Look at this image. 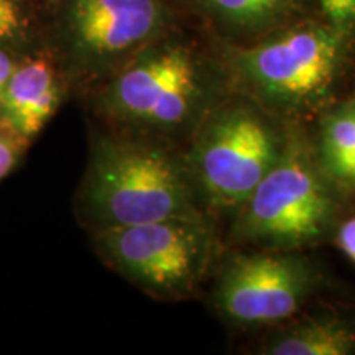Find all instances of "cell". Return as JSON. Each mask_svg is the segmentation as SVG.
<instances>
[{
    "label": "cell",
    "mask_w": 355,
    "mask_h": 355,
    "mask_svg": "<svg viewBox=\"0 0 355 355\" xmlns=\"http://www.w3.org/2000/svg\"><path fill=\"white\" fill-rule=\"evenodd\" d=\"M92 241L110 268L158 298L188 295L206 273L214 250L201 216L94 230Z\"/></svg>",
    "instance_id": "7a4b0ae2"
},
{
    "label": "cell",
    "mask_w": 355,
    "mask_h": 355,
    "mask_svg": "<svg viewBox=\"0 0 355 355\" xmlns=\"http://www.w3.org/2000/svg\"><path fill=\"white\" fill-rule=\"evenodd\" d=\"M339 60V38L322 26H304L237 55L247 83L263 99L308 107L326 94Z\"/></svg>",
    "instance_id": "8992f818"
},
{
    "label": "cell",
    "mask_w": 355,
    "mask_h": 355,
    "mask_svg": "<svg viewBox=\"0 0 355 355\" xmlns=\"http://www.w3.org/2000/svg\"><path fill=\"white\" fill-rule=\"evenodd\" d=\"M163 24L159 0H66L61 37L79 73L99 76L148 43Z\"/></svg>",
    "instance_id": "52a82bcc"
},
{
    "label": "cell",
    "mask_w": 355,
    "mask_h": 355,
    "mask_svg": "<svg viewBox=\"0 0 355 355\" xmlns=\"http://www.w3.org/2000/svg\"><path fill=\"white\" fill-rule=\"evenodd\" d=\"M68 86V79L50 53H21L0 97V115L35 141L60 110Z\"/></svg>",
    "instance_id": "9c48e42d"
},
{
    "label": "cell",
    "mask_w": 355,
    "mask_h": 355,
    "mask_svg": "<svg viewBox=\"0 0 355 355\" xmlns=\"http://www.w3.org/2000/svg\"><path fill=\"white\" fill-rule=\"evenodd\" d=\"M28 38L30 19L20 0H0V44L19 50Z\"/></svg>",
    "instance_id": "4fadbf2b"
},
{
    "label": "cell",
    "mask_w": 355,
    "mask_h": 355,
    "mask_svg": "<svg viewBox=\"0 0 355 355\" xmlns=\"http://www.w3.org/2000/svg\"><path fill=\"white\" fill-rule=\"evenodd\" d=\"M217 15L242 28H261L282 19L291 0H209Z\"/></svg>",
    "instance_id": "7c38bea8"
},
{
    "label": "cell",
    "mask_w": 355,
    "mask_h": 355,
    "mask_svg": "<svg viewBox=\"0 0 355 355\" xmlns=\"http://www.w3.org/2000/svg\"><path fill=\"white\" fill-rule=\"evenodd\" d=\"M337 243H339L340 250L350 260L355 261V216L340 227L339 235H337Z\"/></svg>",
    "instance_id": "e0dca14e"
},
{
    "label": "cell",
    "mask_w": 355,
    "mask_h": 355,
    "mask_svg": "<svg viewBox=\"0 0 355 355\" xmlns=\"http://www.w3.org/2000/svg\"><path fill=\"white\" fill-rule=\"evenodd\" d=\"M352 184H355V165H354V178H352Z\"/></svg>",
    "instance_id": "ac0fdd59"
},
{
    "label": "cell",
    "mask_w": 355,
    "mask_h": 355,
    "mask_svg": "<svg viewBox=\"0 0 355 355\" xmlns=\"http://www.w3.org/2000/svg\"><path fill=\"white\" fill-rule=\"evenodd\" d=\"M201 101L196 66L180 48L137 58L92 96L96 114L110 127L145 135L184 125L198 112Z\"/></svg>",
    "instance_id": "3957f363"
},
{
    "label": "cell",
    "mask_w": 355,
    "mask_h": 355,
    "mask_svg": "<svg viewBox=\"0 0 355 355\" xmlns=\"http://www.w3.org/2000/svg\"><path fill=\"white\" fill-rule=\"evenodd\" d=\"M285 140L250 105H230L204 123L189 157V176L217 206H239L283 152Z\"/></svg>",
    "instance_id": "5b68a950"
},
{
    "label": "cell",
    "mask_w": 355,
    "mask_h": 355,
    "mask_svg": "<svg viewBox=\"0 0 355 355\" xmlns=\"http://www.w3.org/2000/svg\"><path fill=\"white\" fill-rule=\"evenodd\" d=\"M331 217V194L309 148L290 137L278 162L243 202L237 232L272 247H296L321 237Z\"/></svg>",
    "instance_id": "277c9868"
},
{
    "label": "cell",
    "mask_w": 355,
    "mask_h": 355,
    "mask_svg": "<svg viewBox=\"0 0 355 355\" xmlns=\"http://www.w3.org/2000/svg\"><path fill=\"white\" fill-rule=\"evenodd\" d=\"M324 10L337 24H344L355 17V0H321Z\"/></svg>",
    "instance_id": "2e32d148"
},
{
    "label": "cell",
    "mask_w": 355,
    "mask_h": 355,
    "mask_svg": "<svg viewBox=\"0 0 355 355\" xmlns=\"http://www.w3.org/2000/svg\"><path fill=\"white\" fill-rule=\"evenodd\" d=\"M21 53H19L15 48L3 46L0 44V97H2L6 86L10 79L13 69H15L17 63H19Z\"/></svg>",
    "instance_id": "9a60e30c"
},
{
    "label": "cell",
    "mask_w": 355,
    "mask_h": 355,
    "mask_svg": "<svg viewBox=\"0 0 355 355\" xmlns=\"http://www.w3.org/2000/svg\"><path fill=\"white\" fill-rule=\"evenodd\" d=\"M321 162L327 175L352 184L355 165V105L336 110L324 121Z\"/></svg>",
    "instance_id": "8fae6325"
},
{
    "label": "cell",
    "mask_w": 355,
    "mask_h": 355,
    "mask_svg": "<svg viewBox=\"0 0 355 355\" xmlns=\"http://www.w3.org/2000/svg\"><path fill=\"white\" fill-rule=\"evenodd\" d=\"M313 270L293 255H239L220 273L217 308L241 326H261L288 319L313 291Z\"/></svg>",
    "instance_id": "ba28073f"
},
{
    "label": "cell",
    "mask_w": 355,
    "mask_h": 355,
    "mask_svg": "<svg viewBox=\"0 0 355 355\" xmlns=\"http://www.w3.org/2000/svg\"><path fill=\"white\" fill-rule=\"evenodd\" d=\"M268 355H349L355 352V329L334 316L306 318L263 345Z\"/></svg>",
    "instance_id": "30bf717a"
},
{
    "label": "cell",
    "mask_w": 355,
    "mask_h": 355,
    "mask_svg": "<svg viewBox=\"0 0 355 355\" xmlns=\"http://www.w3.org/2000/svg\"><path fill=\"white\" fill-rule=\"evenodd\" d=\"M76 207L92 232L199 216L181 163L145 133L114 127L92 139Z\"/></svg>",
    "instance_id": "6da1fadb"
},
{
    "label": "cell",
    "mask_w": 355,
    "mask_h": 355,
    "mask_svg": "<svg viewBox=\"0 0 355 355\" xmlns=\"http://www.w3.org/2000/svg\"><path fill=\"white\" fill-rule=\"evenodd\" d=\"M32 144V140L0 115V181L20 165Z\"/></svg>",
    "instance_id": "5bb4252c"
}]
</instances>
